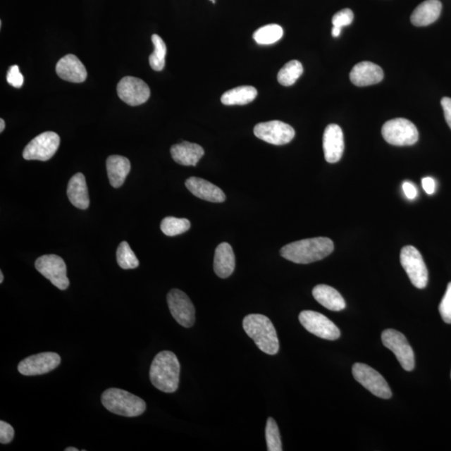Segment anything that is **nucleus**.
<instances>
[{
    "label": "nucleus",
    "instance_id": "nucleus-1",
    "mask_svg": "<svg viewBox=\"0 0 451 451\" xmlns=\"http://www.w3.org/2000/svg\"><path fill=\"white\" fill-rule=\"evenodd\" d=\"M333 249L331 239L320 237L290 243L282 247L280 254L292 263L308 264L326 258Z\"/></svg>",
    "mask_w": 451,
    "mask_h": 451
},
{
    "label": "nucleus",
    "instance_id": "nucleus-2",
    "mask_svg": "<svg viewBox=\"0 0 451 451\" xmlns=\"http://www.w3.org/2000/svg\"><path fill=\"white\" fill-rule=\"evenodd\" d=\"M180 365L173 352L157 354L150 368V380L157 390L164 393H174L179 385Z\"/></svg>",
    "mask_w": 451,
    "mask_h": 451
},
{
    "label": "nucleus",
    "instance_id": "nucleus-3",
    "mask_svg": "<svg viewBox=\"0 0 451 451\" xmlns=\"http://www.w3.org/2000/svg\"><path fill=\"white\" fill-rule=\"evenodd\" d=\"M243 329L264 353L275 355L279 351V340L272 321L263 314H249L242 322Z\"/></svg>",
    "mask_w": 451,
    "mask_h": 451
},
{
    "label": "nucleus",
    "instance_id": "nucleus-4",
    "mask_svg": "<svg viewBox=\"0 0 451 451\" xmlns=\"http://www.w3.org/2000/svg\"><path fill=\"white\" fill-rule=\"evenodd\" d=\"M101 403L110 412L125 417H137L146 412L145 401L130 392L111 388L101 395Z\"/></svg>",
    "mask_w": 451,
    "mask_h": 451
},
{
    "label": "nucleus",
    "instance_id": "nucleus-5",
    "mask_svg": "<svg viewBox=\"0 0 451 451\" xmlns=\"http://www.w3.org/2000/svg\"><path fill=\"white\" fill-rule=\"evenodd\" d=\"M382 135L388 143L397 147L412 146L419 140L416 126L404 118L387 121L383 125Z\"/></svg>",
    "mask_w": 451,
    "mask_h": 451
},
{
    "label": "nucleus",
    "instance_id": "nucleus-6",
    "mask_svg": "<svg viewBox=\"0 0 451 451\" xmlns=\"http://www.w3.org/2000/svg\"><path fill=\"white\" fill-rule=\"evenodd\" d=\"M400 263L413 285L425 288L428 284V270L423 257L416 247L405 246L400 252Z\"/></svg>",
    "mask_w": 451,
    "mask_h": 451
},
{
    "label": "nucleus",
    "instance_id": "nucleus-7",
    "mask_svg": "<svg viewBox=\"0 0 451 451\" xmlns=\"http://www.w3.org/2000/svg\"><path fill=\"white\" fill-rule=\"evenodd\" d=\"M353 376L361 385L373 395L381 399H390L392 392L389 385L380 373L367 364L356 363L352 369Z\"/></svg>",
    "mask_w": 451,
    "mask_h": 451
},
{
    "label": "nucleus",
    "instance_id": "nucleus-8",
    "mask_svg": "<svg viewBox=\"0 0 451 451\" xmlns=\"http://www.w3.org/2000/svg\"><path fill=\"white\" fill-rule=\"evenodd\" d=\"M35 268L58 290H66L69 287L66 265L61 257L55 254L42 256L35 261Z\"/></svg>",
    "mask_w": 451,
    "mask_h": 451
},
{
    "label": "nucleus",
    "instance_id": "nucleus-9",
    "mask_svg": "<svg viewBox=\"0 0 451 451\" xmlns=\"http://www.w3.org/2000/svg\"><path fill=\"white\" fill-rule=\"evenodd\" d=\"M381 338L383 345L393 352L404 371H413L414 368V351L403 333L395 330V329H386L382 333Z\"/></svg>",
    "mask_w": 451,
    "mask_h": 451
},
{
    "label": "nucleus",
    "instance_id": "nucleus-10",
    "mask_svg": "<svg viewBox=\"0 0 451 451\" xmlns=\"http://www.w3.org/2000/svg\"><path fill=\"white\" fill-rule=\"evenodd\" d=\"M60 143L61 138L56 132H44L35 137L25 147L23 157L28 161H48L56 154Z\"/></svg>",
    "mask_w": 451,
    "mask_h": 451
},
{
    "label": "nucleus",
    "instance_id": "nucleus-11",
    "mask_svg": "<svg viewBox=\"0 0 451 451\" xmlns=\"http://www.w3.org/2000/svg\"><path fill=\"white\" fill-rule=\"evenodd\" d=\"M299 319L306 330L323 340H336L340 337V329L322 314L306 310L300 313Z\"/></svg>",
    "mask_w": 451,
    "mask_h": 451
},
{
    "label": "nucleus",
    "instance_id": "nucleus-12",
    "mask_svg": "<svg viewBox=\"0 0 451 451\" xmlns=\"http://www.w3.org/2000/svg\"><path fill=\"white\" fill-rule=\"evenodd\" d=\"M254 132L261 141L275 146L285 145L295 137V129L280 121H271L256 125Z\"/></svg>",
    "mask_w": 451,
    "mask_h": 451
},
{
    "label": "nucleus",
    "instance_id": "nucleus-13",
    "mask_svg": "<svg viewBox=\"0 0 451 451\" xmlns=\"http://www.w3.org/2000/svg\"><path fill=\"white\" fill-rule=\"evenodd\" d=\"M168 304L170 312L180 326L191 328L196 320V311L189 297L183 291L173 290L168 292Z\"/></svg>",
    "mask_w": 451,
    "mask_h": 451
},
{
    "label": "nucleus",
    "instance_id": "nucleus-14",
    "mask_svg": "<svg viewBox=\"0 0 451 451\" xmlns=\"http://www.w3.org/2000/svg\"><path fill=\"white\" fill-rule=\"evenodd\" d=\"M117 94L128 105L137 106L148 101L151 90L145 81L133 76H125L117 85Z\"/></svg>",
    "mask_w": 451,
    "mask_h": 451
},
{
    "label": "nucleus",
    "instance_id": "nucleus-15",
    "mask_svg": "<svg viewBox=\"0 0 451 451\" xmlns=\"http://www.w3.org/2000/svg\"><path fill=\"white\" fill-rule=\"evenodd\" d=\"M61 362L60 355L52 352H45L23 359L18 365V371L25 376H42L54 371Z\"/></svg>",
    "mask_w": 451,
    "mask_h": 451
},
{
    "label": "nucleus",
    "instance_id": "nucleus-16",
    "mask_svg": "<svg viewBox=\"0 0 451 451\" xmlns=\"http://www.w3.org/2000/svg\"><path fill=\"white\" fill-rule=\"evenodd\" d=\"M324 157L328 163H336L340 161L345 151L344 133L336 124L328 125L324 130L323 137Z\"/></svg>",
    "mask_w": 451,
    "mask_h": 451
},
{
    "label": "nucleus",
    "instance_id": "nucleus-17",
    "mask_svg": "<svg viewBox=\"0 0 451 451\" xmlns=\"http://www.w3.org/2000/svg\"><path fill=\"white\" fill-rule=\"evenodd\" d=\"M58 78L72 83L84 82L87 78V70L85 66L74 55H67L61 58L56 65Z\"/></svg>",
    "mask_w": 451,
    "mask_h": 451
},
{
    "label": "nucleus",
    "instance_id": "nucleus-18",
    "mask_svg": "<svg viewBox=\"0 0 451 451\" xmlns=\"http://www.w3.org/2000/svg\"><path fill=\"white\" fill-rule=\"evenodd\" d=\"M350 76L351 82L357 87H369L381 82L383 79V71L373 63L364 61L354 66Z\"/></svg>",
    "mask_w": 451,
    "mask_h": 451
},
{
    "label": "nucleus",
    "instance_id": "nucleus-19",
    "mask_svg": "<svg viewBox=\"0 0 451 451\" xmlns=\"http://www.w3.org/2000/svg\"><path fill=\"white\" fill-rule=\"evenodd\" d=\"M186 187L194 196L211 202H223L226 195L222 189L215 186L209 180L192 177L186 180Z\"/></svg>",
    "mask_w": 451,
    "mask_h": 451
},
{
    "label": "nucleus",
    "instance_id": "nucleus-20",
    "mask_svg": "<svg viewBox=\"0 0 451 451\" xmlns=\"http://www.w3.org/2000/svg\"><path fill=\"white\" fill-rule=\"evenodd\" d=\"M204 150L198 144L183 142L171 147V154L177 163L195 166L204 156Z\"/></svg>",
    "mask_w": 451,
    "mask_h": 451
},
{
    "label": "nucleus",
    "instance_id": "nucleus-21",
    "mask_svg": "<svg viewBox=\"0 0 451 451\" xmlns=\"http://www.w3.org/2000/svg\"><path fill=\"white\" fill-rule=\"evenodd\" d=\"M214 268L216 274L221 278H227L234 272L235 255L232 246L228 242L221 243L216 248Z\"/></svg>",
    "mask_w": 451,
    "mask_h": 451
},
{
    "label": "nucleus",
    "instance_id": "nucleus-22",
    "mask_svg": "<svg viewBox=\"0 0 451 451\" xmlns=\"http://www.w3.org/2000/svg\"><path fill=\"white\" fill-rule=\"evenodd\" d=\"M67 195L70 202L79 209H87L89 197L87 180L82 173H76L68 184Z\"/></svg>",
    "mask_w": 451,
    "mask_h": 451
},
{
    "label": "nucleus",
    "instance_id": "nucleus-23",
    "mask_svg": "<svg viewBox=\"0 0 451 451\" xmlns=\"http://www.w3.org/2000/svg\"><path fill=\"white\" fill-rule=\"evenodd\" d=\"M130 168V162L128 158L118 155L111 156L106 160L108 178L113 187L119 188L125 183Z\"/></svg>",
    "mask_w": 451,
    "mask_h": 451
},
{
    "label": "nucleus",
    "instance_id": "nucleus-24",
    "mask_svg": "<svg viewBox=\"0 0 451 451\" xmlns=\"http://www.w3.org/2000/svg\"><path fill=\"white\" fill-rule=\"evenodd\" d=\"M442 10L440 0H426L414 11L410 20L418 27L427 26L439 19Z\"/></svg>",
    "mask_w": 451,
    "mask_h": 451
},
{
    "label": "nucleus",
    "instance_id": "nucleus-25",
    "mask_svg": "<svg viewBox=\"0 0 451 451\" xmlns=\"http://www.w3.org/2000/svg\"><path fill=\"white\" fill-rule=\"evenodd\" d=\"M313 296L318 303L329 310L338 312L345 309L344 297L335 288L326 284H319L316 286L313 290Z\"/></svg>",
    "mask_w": 451,
    "mask_h": 451
},
{
    "label": "nucleus",
    "instance_id": "nucleus-26",
    "mask_svg": "<svg viewBox=\"0 0 451 451\" xmlns=\"http://www.w3.org/2000/svg\"><path fill=\"white\" fill-rule=\"evenodd\" d=\"M258 96V90L250 85H243L225 92L221 101L226 106H243L254 101Z\"/></svg>",
    "mask_w": 451,
    "mask_h": 451
},
{
    "label": "nucleus",
    "instance_id": "nucleus-27",
    "mask_svg": "<svg viewBox=\"0 0 451 451\" xmlns=\"http://www.w3.org/2000/svg\"><path fill=\"white\" fill-rule=\"evenodd\" d=\"M304 68L297 61L288 62L278 74V80L284 87H290L296 82L297 79L303 74Z\"/></svg>",
    "mask_w": 451,
    "mask_h": 451
},
{
    "label": "nucleus",
    "instance_id": "nucleus-28",
    "mask_svg": "<svg viewBox=\"0 0 451 451\" xmlns=\"http://www.w3.org/2000/svg\"><path fill=\"white\" fill-rule=\"evenodd\" d=\"M283 35V30L278 25H268L255 31L254 39L259 44H272L280 40Z\"/></svg>",
    "mask_w": 451,
    "mask_h": 451
},
{
    "label": "nucleus",
    "instance_id": "nucleus-29",
    "mask_svg": "<svg viewBox=\"0 0 451 451\" xmlns=\"http://www.w3.org/2000/svg\"><path fill=\"white\" fill-rule=\"evenodd\" d=\"M191 228L190 221L168 216L161 221V230L166 236L174 237L188 231Z\"/></svg>",
    "mask_w": 451,
    "mask_h": 451
},
{
    "label": "nucleus",
    "instance_id": "nucleus-30",
    "mask_svg": "<svg viewBox=\"0 0 451 451\" xmlns=\"http://www.w3.org/2000/svg\"><path fill=\"white\" fill-rule=\"evenodd\" d=\"M152 43L154 44V52L149 57V63L153 70L161 71L164 69L166 64V47L159 35H153Z\"/></svg>",
    "mask_w": 451,
    "mask_h": 451
},
{
    "label": "nucleus",
    "instance_id": "nucleus-31",
    "mask_svg": "<svg viewBox=\"0 0 451 451\" xmlns=\"http://www.w3.org/2000/svg\"><path fill=\"white\" fill-rule=\"evenodd\" d=\"M117 263L123 269H134L138 268L139 260L130 248L128 242H123L117 248Z\"/></svg>",
    "mask_w": 451,
    "mask_h": 451
},
{
    "label": "nucleus",
    "instance_id": "nucleus-32",
    "mask_svg": "<svg viewBox=\"0 0 451 451\" xmlns=\"http://www.w3.org/2000/svg\"><path fill=\"white\" fill-rule=\"evenodd\" d=\"M266 440L268 451L283 450L280 433L276 421L272 417L268 419L266 426Z\"/></svg>",
    "mask_w": 451,
    "mask_h": 451
},
{
    "label": "nucleus",
    "instance_id": "nucleus-33",
    "mask_svg": "<svg viewBox=\"0 0 451 451\" xmlns=\"http://www.w3.org/2000/svg\"><path fill=\"white\" fill-rule=\"evenodd\" d=\"M439 311L441 318L446 323H451V282L448 284L447 288L443 299L440 302Z\"/></svg>",
    "mask_w": 451,
    "mask_h": 451
},
{
    "label": "nucleus",
    "instance_id": "nucleus-34",
    "mask_svg": "<svg viewBox=\"0 0 451 451\" xmlns=\"http://www.w3.org/2000/svg\"><path fill=\"white\" fill-rule=\"evenodd\" d=\"M354 20V13L350 8H345L335 13L332 19L333 25L342 29V27L348 26Z\"/></svg>",
    "mask_w": 451,
    "mask_h": 451
},
{
    "label": "nucleus",
    "instance_id": "nucleus-35",
    "mask_svg": "<svg viewBox=\"0 0 451 451\" xmlns=\"http://www.w3.org/2000/svg\"><path fill=\"white\" fill-rule=\"evenodd\" d=\"M8 83L13 87L20 89L24 84V76L20 73V68L18 66H13L10 68L7 74Z\"/></svg>",
    "mask_w": 451,
    "mask_h": 451
},
{
    "label": "nucleus",
    "instance_id": "nucleus-36",
    "mask_svg": "<svg viewBox=\"0 0 451 451\" xmlns=\"http://www.w3.org/2000/svg\"><path fill=\"white\" fill-rule=\"evenodd\" d=\"M13 436H15V430H13L10 424L3 421H0V442H1V444L11 443Z\"/></svg>",
    "mask_w": 451,
    "mask_h": 451
},
{
    "label": "nucleus",
    "instance_id": "nucleus-37",
    "mask_svg": "<svg viewBox=\"0 0 451 451\" xmlns=\"http://www.w3.org/2000/svg\"><path fill=\"white\" fill-rule=\"evenodd\" d=\"M441 106L443 108L445 118L451 129V98L444 97L441 100Z\"/></svg>",
    "mask_w": 451,
    "mask_h": 451
},
{
    "label": "nucleus",
    "instance_id": "nucleus-38",
    "mask_svg": "<svg viewBox=\"0 0 451 451\" xmlns=\"http://www.w3.org/2000/svg\"><path fill=\"white\" fill-rule=\"evenodd\" d=\"M403 190L405 196L410 200L414 199L417 196V189L412 183L404 182L403 183Z\"/></svg>",
    "mask_w": 451,
    "mask_h": 451
},
{
    "label": "nucleus",
    "instance_id": "nucleus-39",
    "mask_svg": "<svg viewBox=\"0 0 451 451\" xmlns=\"http://www.w3.org/2000/svg\"><path fill=\"white\" fill-rule=\"evenodd\" d=\"M422 186L424 190H425L428 195H431V194L435 192V180L431 178H423Z\"/></svg>",
    "mask_w": 451,
    "mask_h": 451
},
{
    "label": "nucleus",
    "instance_id": "nucleus-40",
    "mask_svg": "<svg viewBox=\"0 0 451 451\" xmlns=\"http://www.w3.org/2000/svg\"><path fill=\"white\" fill-rule=\"evenodd\" d=\"M341 30L342 29L338 28V27L333 26L332 30V35L333 37H338V36H340L341 34Z\"/></svg>",
    "mask_w": 451,
    "mask_h": 451
},
{
    "label": "nucleus",
    "instance_id": "nucleus-41",
    "mask_svg": "<svg viewBox=\"0 0 451 451\" xmlns=\"http://www.w3.org/2000/svg\"><path fill=\"white\" fill-rule=\"evenodd\" d=\"M4 128H6V123L3 119H0V132H3Z\"/></svg>",
    "mask_w": 451,
    "mask_h": 451
},
{
    "label": "nucleus",
    "instance_id": "nucleus-42",
    "mask_svg": "<svg viewBox=\"0 0 451 451\" xmlns=\"http://www.w3.org/2000/svg\"><path fill=\"white\" fill-rule=\"evenodd\" d=\"M65 450L66 451H78L79 450L75 447H68Z\"/></svg>",
    "mask_w": 451,
    "mask_h": 451
},
{
    "label": "nucleus",
    "instance_id": "nucleus-43",
    "mask_svg": "<svg viewBox=\"0 0 451 451\" xmlns=\"http://www.w3.org/2000/svg\"><path fill=\"white\" fill-rule=\"evenodd\" d=\"M4 282V274L2 271H0V283H3Z\"/></svg>",
    "mask_w": 451,
    "mask_h": 451
},
{
    "label": "nucleus",
    "instance_id": "nucleus-44",
    "mask_svg": "<svg viewBox=\"0 0 451 451\" xmlns=\"http://www.w3.org/2000/svg\"><path fill=\"white\" fill-rule=\"evenodd\" d=\"M210 1L213 2L214 4H215V0H210Z\"/></svg>",
    "mask_w": 451,
    "mask_h": 451
}]
</instances>
